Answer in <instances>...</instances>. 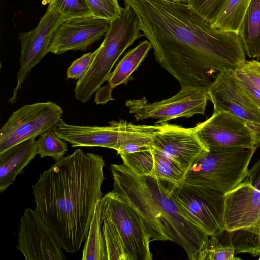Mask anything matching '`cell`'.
I'll return each mask as SVG.
<instances>
[{
  "label": "cell",
  "mask_w": 260,
  "mask_h": 260,
  "mask_svg": "<svg viewBox=\"0 0 260 260\" xmlns=\"http://www.w3.org/2000/svg\"><path fill=\"white\" fill-rule=\"evenodd\" d=\"M136 14L157 62L181 88L208 91L212 71H235L246 60L238 33L213 27L187 3L124 0Z\"/></svg>",
  "instance_id": "6da1fadb"
},
{
  "label": "cell",
  "mask_w": 260,
  "mask_h": 260,
  "mask_svg": "<svg viewBox=\"0 0 260 260\" xmlns=\"http://www.w3.org/2000/svg\"><path fill=\"white\" fill-rule=\"evenodd\" d=\"M102 156L77 149L40 174L32 186L35 210L67 252L86 240L105 178Z\"/></svg>",
  "instance_id": "7a4b0ae2"
},
{
  "label": "cell",
  "mask_w": 260,
  "mask_h": 260,
  "mask_svg": "<svg viewBox=\"0 0 260 260\" xmlns=\"http://www.w3.org/2000/svg\"><path fill=\"white\" fill-rule=\"evenodd\" d=\"M113 189L111 191L131 206L144 222L152 241H170L197 260L210 235L181 213L172 193L175 184L152 176H140L124 164L111 165Z\"/></svg>",
  "instance_id": "3957f363"
},
{
  "label": "cell",
  "mask_w": 260,
  "mask_h": 260,
  "mask_svg": "<svg viewBox=\"0 0 260 260\" xmlns=\"http://www.w3.org/2000/svg\"><path fill=\"white\" fill-rule=\"evenodd\" d=\"M256 150L239 147L209 149L190 167L181 184L224 197L245 178Z\"/></svg>",
  "instance_id": "277c9868"
},
{
  "label": "cell",
  "mask_w": 260,
  "mask_h": 260,
  "mask_svg": "<svg viewBox=\"0 0 260 260\" xmlns=\"http://www.w3.org/2000/svg\"><path fill=\"white\" fill-rule=\"evenodd\" d=\"M138 17L126 4L120 15L111 21L105 38L97 49L98 52L91 66L76 82L75 97L85 103L105 81L111 70L124 51L141 35Z\"/></svg>",
  "instance_id": "5b68a950"
},
{
  "label": "cell",
  "mask_w": 260,
  "mask_h": 260,
  "mask_svg": "<svg viewBox=\"0 0 260 260\" xmlns=\"http://www.w3.org/2000/svg\"><path fill=\"white\" fill-rule=\"evenodd\" d=\"M101 203L103 219L121 241L127 260H151L150 235L135 210L111 191L101 198Z\"/></svg>",
  "instance_id": "8992f818"
},
{
  "label": "cell",
  "mask_w": 260,
  "mask_h": 260,
  "mask_svg": "<svg viewBox=\"0 0 260 260\" xmlns=\"http://www.w3.org/2000/svg\"><path fill=\"white\" fill-rule=\"evenodd\" d=\"M63 114L51 101L26 104L14 111L0 129V153L53 129Z\"/></svg>",
  "instance_id": "52a82bcc"
},
{
  "label": "cell",
  "mask_w": 260,
  "mask_h": 260,
  "mask_svg": "<svg viewBox=\"0 0 260 260\" xmlns=\"http://www.w3.org/2000/svg\"><path fill=\"white\" fill-rule=\"evenodd\" d=\"M209 96L207 91L198 88H181L176 95L153 103L145 97L128 100L125 106L138 121L148 118L157 119L156 124L179 117L189 118L196 114L204 115Z\"/></svg>",
  "instance_id": "ba28073f"
},
{
  "label": "cell",
  "mask_w": 260,
  "mask_h": 260,
  "mask_svg": "<svg viewBox=\"0 0 260 260\" xmlns=\"http://www.w3.org/2000/svg\"><path fill=\"white\" fill-rule=\"evenodd\" d=\"M172 197L182 214L209 235L224 231V197L215 196L182 184L175 185Z\"/></svg>",
  "instance_id": "9c48e42d"
},
{
  "label": "cell",
  "mask_w": 260,
  "mask_h": 260,
  "mask_svg": "<svg viewBox=\"0 0 260 260\" xmlns=\"http://www.w3.org/2000/svg\"><path fill=\"white\" fill-rule=\"evenodd\" d=\"M64 20L58 12L48 7L33 30L19 34L21 44L20 68L16 75V85L9 100L11 104L17 101L18 93L32 68L49 53V45Z\"/></svg>",
  "instance_id": "30bf717a"
},
{
  "label": "cell",
  "mask_w": 260,
  "mask_h": 260,
  "mask_svg": "<svg viewBox=\"0 0 260 260\" xmlns=\"http://www.w3.org/2000/svg\"><path fill=\"white\" fill-rule=\"evenodd\" d=\"M18 234L17 248L26 260L66 259L59 242L35 209H25Z\"/></svg>",
  "instance_id": "8fae6325"
},
{
  "label": "cell",
  "mask_w": 260,
  "mask_h": 260,
  "mask_svg": "<svg viewBox=\"0 0 260 260\" xmlns=\"http://www.w3.org/2000/svg\"><path fill=\"white\" fill-rule=\"evenodd\" d=\"M193 128L208 150L255 148L253 132L249 124L229 112H213L209 118Z\"/></svg>",
  "instance_id": "7c38bea8"
},
{
  "label": "cell",
  "mask_w": 260,
  "mask_h": 260,
  "mask_svg": "<svg viewBox=\"0 0 260 260\" xmlns=\"http://www.w3.org/2000/svg\"><path fill=\"white\" fill-rule=\"evenodd\" d=\"M207 92L214 112H229L248 124L260 125V108L240 85L235 71L220 72Z\"/></svg>",
  "instance_id": "4fadbf2b"
},
{
  "label": "cell",
  "mask_w": 260,
  "mask_h": 260,
  "mask_svg": "<svg viewBox=\"0 0 260 260\" xmlns=\"http://www.w3.org/2000/svg\"><path fill=\"white\" fill-rule=\"evenodd\" d=\"M111 21L93 16L64 20L49 45L48 52L54 54L68 51H85L108 30Z\"/></svg>",
  "instance_id": "5bb4252c"
},
{
  "label": "cell",
  "mask_w": 260,
  "mask_h": 260,
  "mask_svg": "<svg viewBox=\"0 0 260 260\" xmlns=\"http://www.w3.org/2000/svg\"><path fill=\"white\" fill-rule=\"evenodd\" d=\"M152 147L179 165L187 172L190 167L209 150L199 138L194 128L164 124L153 136Z\"/></svg>",
  "instance_id": "9a60e30c"
},
{
  "label": "cell",
  "mask_w": 260,
  "mask_h": 260,
  "mask_svg": "<svg viewBox=\"0 0 260 260\" xmlns=\"http://www.w3.org/2000/svg\"><path fill=\"white\" fill-rule=\"evenodd\" d=\"M224 199V231L249 228L260 221V190L249 183L242 181Z\"/></svg>",
  "instance_id": "2e32d148"
},
{
  "label": "cell",
  "mask_w": 260,
  "mask_h": 260,
  "mask_svg": "<svg viewBox=\"0 0 260 260\" xmlns=\"http://www.w3.org/2000/svg\"><path fill=\"white\" fill-rule=\"evenodd\" d=\"M106 126L68 124L60 119L52 129L72 147H101L117 150L119 140V121L109 122Z\"/></svg>",
  "instance_id": "e0dca14e"
},
{
  "label": "cell",
  "mask_w": 260,
  "mask_h": 260,
  "mask_svg": "<svg viewBox=\"0 0 260 260\" xmlns=\"http://www.w3.org/2000/svg\"><path fill=\"white\" fill-rule=\"evenodd\" d=\"M151 48L150 41L145 40L125 54L110 73L107 81V84L100 87L95 92L96 104H104L114 100L111 96L112 90L117 86L126 84L133 80L132 73L138 69Z\"/></svg>",
  "instance_id": "ac0fdd59"
},
{
  "label": "cell",
  "mask_w": 260,
  "mask_h": 260,
  "mask_svg": "<svg viewBox=\"0 0 260 260\" xmlns=\"http://www.w3.org/2000/svg\"><path fill=\"white\" fill-rule=\"evenodd\" d=\"M38 154L37 142L30 139L0 153V191H5Z\"/></svg>",
  "instance_id": "d6986e66"
},
{
  "label": "cell",
  "mask_w": 260,
  "mask_h": 260,
  "mask_svg": "<svg viewBox=\"0 0 260 260\" xmlns=\"http://www.w3.org/2000/svg\"><path fill=\"white\" fill-rule=\"evenodd\" d=\"M119 155L149 150L152 147L154 135L162 129L165 123L155 125H135L124 120L119 121Z\"/></svg>",
  "instance_id": "ffe728a7"
},
{
  "label": "cell",
  "mask_w": 260,
  "mask_h": 260,
  "mask_svg": "<svg viewBox=\"0 0 260 260\" xmlns=\"http://www.w3.org/2000/svg\"><path fill=\"white\" fill-rule=\"evenodd\" d=\"M245 54L260 58V0H251L239 26Z\"/></svg>",
  "instance_id": "44dd1931"
},
{
  "label": "cell",
  "mask_w": 260,
  "mask_h": 260,
  "mask_svg": "<svg viewBox=\"0 0 260 260\" xmlns=\"http://www.w3.org/2000/svg\"><path fill=\"white\" fill-rule=\"evenodd\" d=\"M101 199L97 203L90 222L83 250V260H107L102 232L103 216Z\"/></svg>",
  "instance_id": "7402d4cb"
},
{
  "label": "cell",
  "mask_w": 260,
  "mask_h": 260,
  "mask_svg": "<svg viewBox=\"0 0 260 260\" xmlns=\"http://www.w3.org/2000/svg\"><path fill=\"white\" fill-rule=\"evenodd\" d=\"M251 0H227L216 21L212 26L226 31L238 32L239 26Z\"/></svg>",
  "instance_id": "603a6c76"
},
{
  "label": "cell",
  "mask_w": 260,
  "mask_h": 260,
  "mask_svg": "<svg viewBox=\"0 0 260 260\" xmlns=\"http://www.w3.org/2000/svg\"><path fill=\"white\" fill-rule=\"evenodd\" d=\"M36 142L37 153L41 158L49 156L57 161L64 157L68 151L64 140L58 137L52 129L42 133Z\"/></svg>",
  "instance_id": "cb8c5ba5"
},
{
  "label": "cell",
  "mask_w": 260,
  "mask_h": 260,
  "mask_svg": "<svg viewBox=\"0 0 260 260\" xmlns=\"http://www.w3.org/2000/svg\"><path fill=\"white\" fill-rule=\"evenodd\" d=\"M48 7L58 12L64 20L93 16L86 0H48Z\"/></svg>",
  "instance_id": "d4e9b609"
},
{
  "label": "cell",
  "mask_w": 260,
  "mask_h": 260,
  "mask_svg": "<svg viewBox=\"0 0 260 260\" xmlns=\"http://www.w3.org/2000/svg\"><path fill=\"white\" fill-rule=\"evenodd\" d=\"M235 250L231 243L221 244L215 235H210L206 247L198 255L197 260H237Z\"/></svg>",
  "instance_id": "484cf974"
},
{
  "label": "cell",
  "mask_w": 260,
  "mask_h": 260,
  "mask_svg": "<svg viewBox=\"0 0 260 260\" xmlns=\"http://www.w3.org/2000/svg\"><path fill=\"white\" fill-rule=\"evenodd\" d=\"M226 1L227 0H189L187 3L212 25L221 14Z\"/></svg>",
  "instance_id": "4316f807"
},
{
  "label": "cell",
  "mask_w": 260,
  "mask_h": 260,
  "mask_svg": "<svg viewBox=\"0 0 260 260\" xmlns=\"http://www.w3.org/2000/svg\"><path fill=\"white\" fill-rule=\"evenodd\" d=\"M92 15L96 17L112 21L118 17L122 7L118 0H86Z\"/></svg>",
  "instance_id": "83f0119b"
},
{
  "label": "cell",
  "mask_w": 260,
  "mask_h": 260,
  "mask_svg": "<svg viewBox=\"0 0 260 260\" xmlns=\"http://www.w3.org/2000/svg\"><path fill=\"white\" fill-rule=\"evenodd\" d=\"M97 52L96 49L93 52L84 54L74 60L67 69V78L76 80L83 77L91 66Z\"/></svg>",
  "instance_id": "f1b7e54d"
},
{
  "label": "cell",
  "mask_w": 260,
  "mask_h": 260,
  "mask_svg": "<svg viewBox=\"0 0 260 260\" xmlns=\"http://www.w3.org/2000/svg\"><path fill=\"white\" fill-rule=\"evenodd\" d=\"M235 72L260 90V62L254 60H245Z\"/></svg>",
  "instance_id": "f546056e"
},
{
  "label": "cell",
  "mask_w": 260,
  "mask_h": 260,
  "mask_svg": "<svg viewBox=\"0 0 260 260\" xmlns=\"http://www.w3.org/2000/svg\"><path fill=\"white\" fill-rule=\"evenodd\" d=\"M238 82L246 94L260 108V90L245 78L235 73Z\"/></svg>",
  "instance_id": "4dcf8cb0"
},
{
  "label": "cell",
  "mask_w": 260,
  "mask_h": 260,
  "mask_svg": "<svg viewBox=\"0 0 260 260\" xmlns=\"http://www.w3.org/2000/svg\"><path fill=\"white\" fill-rule=\"evenodd\" d=\"M243 181L249 183L260 190V159L248 170V174Z\"/></svg>",
  "instance_id": "1f68e13d"
},
{
  "label": "cell",
  "mask_w": 260,
  "mask_h": 260,
  "mask_svg": "<svg viewBox=\"0 0 260 260\" xmlns=\"http://www.w3.org/2000/svg\"><path fill=\"white\" fill-rule=\"evenodd\" d=\"M250 128L252 130L253 137L254 139V147L257 149L260 147V125L249 124Z\"/></svg>",
  "instance_id": "d6a6232c"
},
{
  "label": "cell",
  "mask_w": 260,
  "mask_h": 260,
  "mask_svg": "<svg viewBox=\"0 0 260 260\" xmlns=\"http://www.w3.org/2000/svg\"><path fill=\"white\" fill-rule=\"evenodd\" d=\"M247 228L254 234L260 242V221L257 224Z\"/></svg>",
  "instance_id": "836d02e7"
},
{
  "label": "cell",
  "mask_w": 260,
  "mask_h": 260,
  "mask_svg": "<svg viewBox=\"0 0 260 260\" xmlns=\"http://www.w3.org/2000/svg\"><path fill=\"white\" fill-rule=\"evenodd\" d=\"M176 1L181 2H184V3H188L189 0H175Z\"/></svg>",
  "instance_id": "e575fe53"
},
{
  "label": "cell",
  "mask_w": 260,
  "mask_h": 260,
  "mask_svg": "<svg viewBox=\"0 0 260 260\" xmlns=\"http://www.w3.org/2000/svg\"><path fill=\"white\" fill-rule=\"evenodd\" d=\"M259 259L260 260V256H259Z\"/></svg>",
  "instance_id": "d590c367"
}]
</instances>
